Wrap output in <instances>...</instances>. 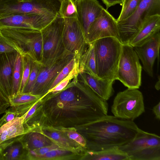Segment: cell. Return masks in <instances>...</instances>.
I'll return each mask as SVG.
<instances>
[{"label":"cell","mask_w":160,"mask_h":160,"mask_svg":"<svg viewBox=\"0 0 160 160\" xmlns=\"http://www.w3.org/2000/svg\"><path fill=\"white\" fill-rule=\"evenodd\" d=\"M58 14L62 18H76L77 13L75 0H63L60 3Z\"/></svg>","instance_id":"4316f807"},{"label":"cell","mask_w":160,"mask_h":160,"mask_svg":"<svg viewBox=\"0 0 160 160\" xmlns=\"http://www.w3.org/2000/svg\"><path fill=\"white\" fill-rule=\"evenodd\" d=\"M60 2H61L63 0H58Z\"/></svg>","instance_id":"7bdbcfd3"},{"label":"cell","mask_w":160,"mask_h":160,"mask_svg":"<svg viewBox=\"0 0 160 160\" xmlns=\"http://www.w3.org/2000/svg\"><path fill=\"white\" fill-rule=\"evenodd\" d=\"M28 150L19 140L7 147L2 152L3 160H26Z\"/></svg>","instance_id":"cb8c5ba5"},{"label":"cell","mask_w":160,"mask_h":160,"mask_svg":"<svg viewBox=\"0 0 160 160\" xmlns=\"http://www.w3.org/2000/svg\"><path fill=\"white\" fill-rule=\"evenodd\" d=\"M4 0H0V1H4Z\"/></svg>","instance_id":"ee69618b"},{"label":"cell","mask_w":160,"mask_h":160,"mask_svg":"<svg viewBox=\"0 0 160 160\" xmlns=\"http://www.w3.org/2000/svg\"><path fill=\"white\" fill-rule=\"evenodd\" d=\"M20 1H30L31 0H18Z\"/></svg>","instance_id":"b9f144b4"},{"label":"cell","mask_w":160,"mask_h":160,"mask_svg":"<svg viewBox=\"0 0 160 160\" xmlns=\"http://www.w3.org/2000/svg\"><path fill=\"white\" fill-rule=\"evenodd\" d=\"M77 77L105 101L108 100L113 95V84L114 81L100 78L84 72L78 73Z\"/></svg>","instance_id":"ac0fdd59"},{"label":"cell","mask_w":160,"mask_h":160,"mask_svg":"<svg viewBox=\"0 0 160 160\" xmlns=\"http://www.w3.org/2000/svg\"><path fill=\"white\" fill-rule=\"evenodd\" d=\"M25 133L22 117H17L6 122L3 116L0 119V151L18 141Z\"/></svg>","instance_id":"2e32d148"},{"label":"cell","mask_w":160,"mask_h":160,"mask_svg":"<svg viewBox=\"0 0 160 160\" xmlns=\"http://www.w3.org/2000/svg\"><path fill=\"white\" fill-rule=\"evenodd\" d=\"M160 33L159 31L142 44L133 47L142 64V68L150 77H153L156 59H159Z\"/></svg>","instance_id":"5bb4252c"},{"label":"cell","mask_w":160,"mask_h":160,"mask_svg":"<svg viewBox=\"0 0 160 160\" xmlns=\"http://www.w3.org/2000/svg\"><path fill=\"white\" fill-rule=\"evenodd\" d=\"M97 76L115 81L122 44L114 37H106L92 42Z\"/></svg>","instance_id":"3957f363"},{"label":"cell","mask_w":160,"mask_h":160,"mask_svg":"<svg viewBox=\"0 0 160 160\" xmlns=\"http://www.w3.org/2000/svg\"><path fill=\"white\" fill-rule=\"evenodd\" d=\"M60 130H62L69 138L79 144L86 150V142L85 138L75 129H63Z\"/></svg>","instance_id":"836d02e7"},{"label":"cell","mask_w":160,"mask_h":160,"mask_svg":"<svg viewBox=\"0 0 160 160\" xmlns=\"http://www.w3.org/2000/svg\"><path fill=\"white\" fill-rule=\"evenodd\" d=\"M57 15L38 14H15L0 18V30L25 28L41 31Z\"/></svg>","instance_id":"7c38bea8"},{"label":"cell","mask_w":160,"mask_h":160,"mask_svg":"<svg viewBox=\"0 0 160 160\" xmlns=\"http://www.w3.org/2000/svg\"><path fill=\"white\" fill-rule=\"evenodd\" d=\"M75 78L62 91L47 93L40 99L36 110L30 119L33 127L74 129L80 133L108 115L107 101Z\"/></svg>","instance_id":"6da1fadb"},{"label":"cell","mask_w":160,"mask_h":160,"mask_svg":"<svg viewBox=\"0 0 160 160\" xmlns=\"http://www.w3.org/2000/svg\"><path fill=\"white\" fill-rule=\"evenodd\" d=\"M142 67L133 47L122 44L116 73V80L130 89H138L141 84Z\"/></svg>","instance_id":"ba28073f"},{"label":"cell","mask_w":160,"mask_h":160,"mask_svg":"<svg viewBox=\"0 0 160 160\" xmlns=\"http://www.w3.org/2000/svg\"><path fill=\"white\" fill-rule=\"evenodd\" d=\"M74 58L73 54L66 51L58 57L43 60L30 93L41 97L47 94L58 75Z\"/></svg>","instance_id":"9c48e42d"},{"label":"cell","mask_w":160,"mask_h":160,"mask_svg":"<svg viewBox=\"0 0 160 160\" xmlns=\"http://www.w3.org/2000/svg\"><path fill=\"white\" fill-rule=\"evenodd\" d=\"M7 42L21 55H27L33 60L42 62L43 41L41 31L25 28L0 30Z\"/></svg>","instance_id":"277c9868"},{"label":"cell","mask_w":160,"mask_h":160,"mask_svg":"<svg viewBox=\"0 0 160 160\" xmlns=\"http://www.w3.org/2000/svg\"><path fill=\"white\" fill-rule=\"evenodd\" d=\"M78 64L74 58L61 71L51 85L49 91L54 88L62 80L66 78Z\"/></svg>","instance_id":"d6a6232c"},{"label":"cell","mask_w":160,"mask_h":160,"mask_svg":"<svg viewBox=\"0 0 160 160\" xmlns=\"http://www.w3.org/2000/svg\"><path fill=\"white\" fill-rule=\"evenodd\" d=\"M64 24V19L58 14L41 30L43 41L42 61L58 57L66 51L62 38Z\"/></svg>","instance_id":"30bf717a"},{"label":"cell","mask_w":160,"mask_h":160,"mask_svg":"<svg viewBox=\"0 0 160 160\" xmlns=\"http://www.w3.org/2000/svg\"><path fill=\"white\" fill-rule=\"evenodd\" d=\"M18 52L0 54V90L9 101L12 91V74Z\"/></svg>","instance_id":"e0dca14e"},{"label":"cell","mask_w":160,"mask_h":160,"mask_svg":"<svg viewBox=\"0 0 160 160\" xmlns=\"http://www.w3.org/2000/svg\"><path fill=\"white\" fill-rule=\"evenodd\" d=\"M10 106L9 101L3 95L0 90V115L5 113Z\"/></svg>","instance_id":"d590c367"},{"label":"cell","mask_w":160,"mask_h":160,"mask_svg":"<svg viewBox=\"0 0 160 160\" xmlns=\"http://www.w3.org/2000/svg\"><path fill=\"white\" fill-rule=\"evenodd\" d=\"M156 15H160V0H141L130 16L117 22L120 42L128 44L144 22Z\"/></svg>","instance_id":"5b68a950"},{"label":"cell","mask_w":160,"mask_h":160,"mask_svg":"<svg viewBox=\"0 0 160 160\" xmlns=\"http://www.w3.org/2000/svg\"><path fill=\"white\" fill-rule=\"evenodd\" d=\"M41 62L32 59L30 73L22 93H31L39 72Z\"/></svg>","instance_id":"f546056e"},{"label":"cell","mask_w":160,"mask_h":160,"mask_svg":"<svg viewBox=\"0 0 160 160\" xmlns=\"http://www.w3.org/2000/svg\"><path fill=\"white\" fill-rule=\"evenodd\" d=\"M141 0H128L122 8L117 22L124 20L130 16L135 11Z\"/></svg>","instance_id":"4dcf8cb0"},{"label":"cell","mask_w":160,"mask_h":160,"mask_svg":"<svg viewBox=\"0 0 160 160\" xmlns=\"http://www.w3.org/2000/svg\"><path fill=\"white\" fill-rule=\"evenodd\" d=\"M78 64H77L66 78L62 80L54 88L49 91L47 93L53 94L62 91L74 78L78 76Z\"/></svg>","instance_id":"1f68e13d"},{"label":"cell","mask_w":160,"mask_h":160,"mask_svg":"<svg viewBox=\"0 0 160 160\" xmlns=\"http://www.w3.org/2000/svg\"><path fill=\"white\" fill-rule=\"evenodd\" d=\"M141 129L133 121L107 115L80 134L86 140V151H95L123 145L132 140Z\"/></svg>","instance_id":"7a4b0ae2"},{"label":"cell","mask_w":160,"mask_h":160,"mask_svg":"<svg viewBox=\"0 0 160 160\" xmlns=\"http://www.w3.org/2000/svg\"><path fill=\"white\" fill-rule=\"evenodd\" d=\"M128 0H124L123 3L122 5V6L124 5L128 1Z\"/></svg>","instance_id":"60d3db41"},{"label":"cell","mask_w":160,"mask_h":160,"mask_svg":"<svg viewBox=\"0 0 160 160\" xmlns=\"http://www.w3.org/2000/svg\"><path fill=\"white\" fill-rule=\"evenodd\" d=\"M62 32L63 43L65 50L74 55L78 64L88 44L83 30L76 18H65Z\"/></svg>","instance_id":"8fae6325"},{"label":"cell","mask_w":160,"mask_h":160,"mask_svg":"<svg viewBox=\"0 0 160 160\" xmlns=\"http://www.w3.org/2000/svg\"><path fill=\"white\" fill-rule=\"evenodd\" d=\"M22 55V78L19 93H22L28 81L31 69L32 58L28 55Z\"/></svg>","instance_id":"f1b7e54d"},{"label":"cell","mask_w":160,"mask_h":160,"mask_svg":"<svg viewBox=\"0 0 160 160\" xmlns=\"http://www.w3.org/2000/svg\"><path fill=\"white\" fill-rule=\"evenodd\" d=\"M102 1L105 5L106 9H107L117 4H120L122 6L124 0H102Z\"/></svg>","instance_id":"8d00e7d4"},{"label":"cell","mask_w":160,"mask_h":160,"mask_svg":"<svg viewBox=\"0 0 160 160\" xmlns=\"http://www.w3.org/2000/svg\"><path fill=\"white\" fill-rule=\"evenodd\" d=\"M0 160H3L2 151H0Z\"/></svg>","instance_id":"ab89813d"},{"label":"cell","mask_w":160,"mask_h":160,"mask_svg":"<svg viewBox=\"0 0 160 160\" xmlns=\"http://www.w3.org/2000/svg\"><path fill=\"white\" fill-rule=\"evenodd\" d=\"M160 30V15L150 17L130 41L128 44L134 47L147 40Z\"/></svg>","instance_id":"d6986e66"},{"label":"cell","mask_w":160,"mask_h":160,"mask_svg":"<svg viewBox=\"0 0 160 160\" xmlns=\"http://www.w3.org/2000/svg\"><path fill=\"white\" fill-rule=\"evenodd\" d=\"M75 4L77 19L86 38L90 26L104 8L97 0H75Z\"/></svg>","instance_id":"9a60e30c"},{"label":"cell","mask_w":160,"mask_h":160,"mask_svg":"<svg viewBox=\"0 0 160 160\" xmlns=\"http://www.w3.org/2000/svg\"><path fill=\"white\" fill-rule=\"evenodd\" d=\"M153 112L156 118L160 120V102L154 106L152 109Z\"/></svg>","instance_id":"74e56055"},{"label":"cell","mask_w":160,"mask_h":160,"mask_svg":"<svg viewBox=\"0 0 160 160\" xmlns=\"http://www.w3.org/2000/svg\"><path fill=\"white\" fill-rule=\"evenodd\" d=\"M19 140L28 150H33L50 146L55 143L36 129H32L25 132Z\"/></svg>","instance_id":"44dd1931"},{"label":"cell","mask_w":160,"mask_h":160,"mask_svg":"<svg viewBox=\"0 0 160 160\" xmlns=\"http://www.w3.org/2000/svg\"><path fill=\"white\" fill-rule=\"evenodd\" d=\"M22 55L18 53L13 72L12 91L11 98L19 93L22 78Z\"/></svg>","instance_id":"484cf974"},{"label":"cell","mask_w":160,"mask_h":160,"mask_svg":"<svg viewBox=\"0 0 160 160\" xmlns=\"http://www.w3.org/2000/svg\"><path fill=\"white\" fill-rule=\"evenodd\" d=\"M109 37L116 38L119 41L117 19L104 8L90 26L86 39L87 43H90Z\"/></svg>","instance_id":"4fadbf2b"},{"label":"cell","mask_w":160,"mask_h":160,"mask_svg":"<svg viewBox=\"0 0 160 160\" xmlns=\"http://www.w3.org/2000/svg\"><path fill=\"white\" fill-rule=\"evenodd\" d=\"M82 159L92 160H130L128 156L119 147L99 151H86Z\"/></svg>","instance_id":"7402d4cb"},{"label":"cell","mask_w":160,"mask_h":160,"mask_svg":"<svg viewBox=\"0 0 160 160\" xmlns=\"http://www.w3.org/2000/svg\"><path fill=\"white\" fill-rule=\"evenodd\" d=\"M155 88L157 90H159L160 89V77L159 76H158V80L156 83L155 85Z\"/></svg>","instance_id":"f35d334b"},{"label":"cell","mask_w":160,"mask_h":160,"mask_svg":"<svg viewBox=\"0 0 160 160\" xmlns=\"http://www.w3.org/2000/svg\"><path fill=\"white\" fill-rule=\"evenodd\" d=\"M78 152L66 149L58 148L52 150L41 155L36 157L34 160H55L62 159L64 158L66 159H72V158H77L80 155Z\"/></svg>","instance_id":"d4e9b609"},{"label":"cell","mask_w":160,"mask_h":160,"mask_svg":"<svg viewBox=\"0 0 160 160\" xmlns=\"http://www.w3.org/2000/svg\"><path fill=\"white\" fill-rule=\"evenodd\" d=\"M41 98L39 96L31 93H18L9 99L10 106L17 107L25 105L37 101Z\"/></svg>","instance_id":"83f0119b"},{"label":"cell","mask_w":160,"mask_h":160,"mask_svg":"<svg viewBox=\"0 0 160 160\" xmlns=\"http://www.w3.org/2000/svg\"><path fill=\"white\" fill-rule=\"evenodd\" d=\"M48 137L62 148L79 152L85 149L69 138L62 130L49 128L36 129Z\"/></svg>","instance_id":"ffe728a7"},{"label":"cell","mask_w":160,"mask_h":160,"mask_svg":"<svg viewBox=\"0 0 160 160\" xmlns=\"http://www.w3.org/2000/svg\"><path fill=\"white\" fill-rule=\"evenodd\" d=\"M78 65V73L84 72L94 76H97L92 42L88 44V46L81 56Z\"/></svg>","instance_id":"603a6c76"},{"label":"cell","mask_w":160,"mask_h":160,"mask_svg":"<svg viewBox=\"0 0 160 160\" xmlns=\"http://www.w3.org/2000/svg\"><path fill=\"white\" fill-rule=\"evenodd\" d=\"M111 111L116 118L133 121L145 112L144 98L138 89H128L119 92L114 98Z\"/></svg>","instance_id":"52a82bcc"},{"label":"cell","mask_w":160,"mask_h":160,"mask_svg":"<svg viewBox=\"0 0 160 160\" xmlns=\"http://www.w3.org/2000/svg\"><path fill=\"white\" fill-rule=\"evenodd\" d=\"M16 52V50L7 42L0 32V54Z\"/></svg>","instance_id":"e575fe53"},{"label":"cell","mask_w":160,"mask_h":160,"mask_svg":"<svg viewBox=\"0 0 160 160\" xmlns=\"http://www.w3.org/2000/svg\"><path fill=\"white\" fill-rule=\"evenodd\" d=\"M130 160H160V137L141 129L135 137L119 147Z\"/></svg>","instance_id":"8992f818"}]
</instances>
